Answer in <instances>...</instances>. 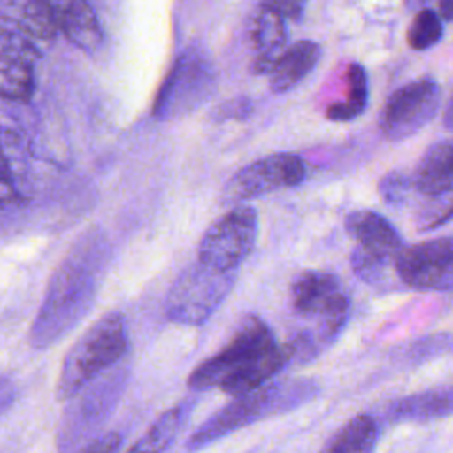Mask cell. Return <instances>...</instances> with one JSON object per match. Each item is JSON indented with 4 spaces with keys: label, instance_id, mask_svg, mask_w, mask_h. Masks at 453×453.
Instances as JSON below:
<instances>
[{
    "label": "cell",
    "instance_id": "cell-1",
    "mask_svg": "<svg viewBox=\"0 0 453 453\" xmlns=\"http://www.w3.org/2000/svg\"><path fill=\"white\" fill-rule=\"evenodd\" d=\"M108 260L110 242L101 228H87L74 239L53 271L28 331L34 349L51 347L87 317L96 303Z\"/></svg>",
    "mask_w": 453,
    "mask_h": 453
},
{
    "label": "cell",
    "instance_id": "cell-2",
    "mask_svg": "<svg viewBox=\"0 0 453 453\" xmlns=\"http://www.w3.org/2000/svg\"><path fill=\"white\" fill-rule=\"evenodd\" d=\"M290 359V345H280L269 326L251 315L237 326L219 352L189 373L188 386L196 391L219 388L230 396H239L267 384Z\"/></svg>",
    "mask_w": 453,
    "mask_h": 453
},
{
    "label": "cell",
    "instance_id": "cell-3",
    "mask_svg": "<svg viewBox=\"0 0 453 453\" xmlns=\"http://www.w3.org/2000/svg\"><path fill=\"white\" fill-rule=\"evenodd\" d=\"M317 386L310 380L267 382L250 393L234 396L230 403L211 414L188 439V449L196 451L216 442L235 430L253 425L255 421L287 412L310 400Z\"/></svg>",
    "mask_w": 453,
    "mask_h": 453
},
{
    "label": "cell",
    "instance_id": "cell-4",
    "mask_svg": "<svg viewBox=\"0 0 453 453\" xmlns=\"http://www.w3.org/2000/svg\"><path fill=\"white\" fill-rule=\"evenodd\" d=\"M127 350L122 313L108 311L85 329L62 359L55 384V398L69 402L83 388L110 370Z\"/></svg>",
    "mask_w": 453,
    "mask_h": 453
},
{
    "label": "cell",
    "instance_id": "cell-5",
    "mask_svg": "<svg viewBox=\"0 0 453 453\" xmlns=\"http://www.w3.org/2000/svg\"><path fill=\"white\" fill-rule=\"evenodd\" d=\"M237 280V271H219L196 260L175 278L165 299L168 320L202 326L223 304Z\"/></svg>",
    "mask_w": 453,
    "mask_h": 453
},
{
    "label": "cell",
    "instance_id": "cell-6",
    "mask_svg": "<svg viewBox=\"0 0 453 453\" xmlns=\"http://www.w3.org/2000/svg\"><path fill=\"white\" fill-rule=\"evenodd\" d=\"M216 88V73L209 58L198 51H188L177 58L163 81L152 113L159 120H170L188 115Z\"/></svg>",
    "mask_w": 453,
    "mask_h": 453
},
{
    "label": "cell",
    "instance_id": "cell-7",
    "mask_svg": "<svg viewBox=\"0 0 453 453\" xmlns=\"http://www.w3.org/2000/svg\"><path fill=\"white\" fill-rule=\"evenodd\" d=\"M257 235V211L248 205H237L203 232L198 244V260L219 271H237L251 253Z\"/></svg>",
    "mask_w": 453,
    "mask_h": 453
},
{
    "label": "cell",
    "instance_id": "cell-8",
    "mask_svg": "<svg viewBox=\"0 0 453 453\" xmlns=\"http://www.w3.org/2000/svg\"><path fill=\"white\" fill-rule=\"evenodd\" d=\"M122 372L108 373L106 379L99 382L96 379L71 398L76 400V403H73L64 414L57 437L60 453H73L81 444L90 441V434L97 430L113 411L122 391Z\"/></svg>",
    "mask_w": 453,
    "mask_h": 453
},
{
    "label": "cell",
    "instance_id": "cell-9",
    "mask_svg": "<svg viewBox=\"0 0 453 453\" xmlns=\"http://www.w3.org/2000/svg\"><path fill=\"white\" fill-rule=\"evenodd\" d=\"M441 104V87L432 78H419L389 96L379 126L388 140L400 142L416 134L437 113Z\"/></svg>",
    "mask_w": 453,
    "mask_h": 453
},
{
    "label": "cell",
    "instance_id": "cell-10",
    "mask_svg": "<svg viewBox=\"0 0 453 453\" xmlns=\"http://www.w3.org/2000/svg\"><path fill=\"white\" fill-rule=\"evenodd\" d=\"M304 175L306 168L297 154H273L235 172L225 184L223 200L239 203L276 189L294 188L304 180Z\"/></svg>",
    "mask_w": 453,
    "mask_h": 453
},
{
    "label": "cell",
    "instance_id": "cell-11",
    "mask_svg": "<svg viewBox=\"0 0 453 453\" xmlns=\"http://www.w3.org/2000/svg\"><path fill=\"white\" fill-rule=\"evenodd\" d=\"M396 278L414 290L449 292L453 287V242L437 237L402 246L395 258Z\"/></svg>",
    "mask_w": 453,
    "mask_h": 453
},
{
    "label": "cell",
    "instance_id": "cell-12",
    "mask_svg": "<svg viewBox=\"0 0 453 453\" xmlns=\"http://www.w3.org/2000/svg\"><path fill=\"white\" fill-rule=\"evenodd\" d=\"M290 304L301 317H315L317 322L342 329L350 313V299L342 281L333 273L317 269L303 271L292 280Z\"/></svg>",
    "mask_w": 453,
    "mask_h": 453
},
{
    "label": "cell",
    "instance_id": "cell-13",
    "mask_svg": "<svg viewBox=\"0 0 453 453\" xmlns=\"http://www.w3.org/2000/svg\"><path fill=\"white\" fill-rule=\"evenodd\" d=\"M37 50L23 34L0 27V97L28 101L35 88Z\"/></svg>",
    "mask_w": 453,
    "mask_h": 453
},
{
    "label": "cell",
    "instance_id": "cell-14",
    "mask_svg": "<svg viewBox=\"0 0 453 453\" xmlns=\"http://www.w3.org/2000/svg\"><path fill=\"white\" fill-rule=\"evenodd\" d=\"M345 230L359 250L379 258L395 262L403 246L396 228L375 211L361 209L347 214Z\"/></svg>",
    "mask_w": 453,
    "mask_h": 453
},
{
    "label": "cell",
    "instance_id": "cell-15",
    "mask_svg": "<svg viewBox=\"0 0 453 453\" xmlns=\"http://www.w3.org/2000/svg\"><path fill=\"white\" fill-rule=\"evenodd\" d=\"M57 30L81 48L94 51L103 41L99 21L87 0H48Z\"/></svg>",
    "mask_w": 453,
    "mask_h": 453
},
{
    "label": "cell",
    "instance_id": "cell-16",
    "mask_svg": "<svg viewBox=\"0 0 453 453\" xmlns=\"http://www.w3.org/2000/svg\"><path fill=\"white\" fill-rule=\"evenodd\" d=\"M250 42H251V71L269 73L273 64L285 50L287 28L285 19L276 12L260 5L253 14L250 27Z\"/></svg>",
    "mask_w": 453,
    "mask_h": 453
},
{
    "label": "cell",
    "instance_id": "cell-17",
    "mask_svg": "<svg viewBox=\"0 0 453 453\" xmlns=\"http://www.w3.org/2000/svg\"><path fill=\"white\" fill-rule=\"evenodd\" d=\"M412 186L425 196H448L453 188V147L451 142H435L421 156L411 177Z\"/></svg>",
    "mask_w": 453,
    "mask_h": 453
},
{
    "label": "cell",
    "instance_id": "cell-18",
    "mask_svg": "<svg viewBox=\"0 0 453 453\" xmlns=\"http://www.w3.org/2000/svg\"><path fill=\"white\" fill-rule=\"evenodd\" d=\"M0 18L28 39L50 41L57 34L48 0H0Z\"/></svg>",
    "mask_w": 453,
    "mask_h": 453
},
{
    "label": "cell",
    "instance_id": "cell-19",
    "mask_svg": "<svg viewBox=\"0 0 453 453\" xmlns=\"http://www.w3.org/2000/svg\"><path fill=\"white\" fill-rule=\"evenodd\" d=\"M319 58L320 46L313 41H299L283 50V53L267 73L273 92L281 94L294 88L313 71Z\"/></svg>",
    "mask_w": 453,
    "mask_h": 453
},
{
    "label": "cell",
    "instance_id": "cell-20",
    "mask_svg": "<svg viewBox=\"0 0 453 453\" xmlns=\"http://www.w3.org/2000/svg\"><path fill=\"white\" fill-rule=\"evenodd\" d=\"M453 411V391L449 386L407 395L391 403L388 416L393 421H432L444 419Z\"/></svg>",
    "mask_w": 453,
    "mask_h": 453
},
{
    "label": "cell",
    "instance_id": "cell-21",
    "mask_svg": "<svg viewBox=\"0 0 453 453\" xmlns=\"http://www.w3.org/2000/svg\"><path fill=\"white\" fill-rule=\"evenodd\" d=\"M377 439V421L368 414H357L329 437L320 453H373Z\"/></svg>",
    "mask_w": 453,
    "mask_h": 453
},
{
    "label": "cell",
    "instance_id": "cell-22",
    "mask_svg": "<svg viewBox=\"0 0 453 453\" xmlns=\"http://www.w3.org/2000/svg\"><path fill=\"white\" fill-rule=\"evenodd\" d=\"M186 419V405H175L165 411L147 432L127 449V453H165L175 441Z\"/></svg>",
    "mask_w": 453,
    "mask_h": 453
},
{
    "label": "cell",
    "instance_id": "cell-23",
    "mask_svg": "<svg viewBox=\"0 0 453 453\" xmlns=\"http://www.w3.org/2000/svg\"><path fill=\"white\" fill-rule=\"evenodd\" d=\"M368 106V78L359 64H350L347 69V97L342 103H333L326 110V117L334 122H347L359 117Z\"/></svg>",
    "mask_w": 453,
    "mask_h": 453
},
{
    "label": "cell",
    "instance_id": "cell-24",
    "mask_svg": "<svg viewBox=\"0 0 453 453\" xmlns=\"http://www.w3.org/2000/svg\"><path fill=\"white\" fill-rule=\"evenodd\" d=\"M350 265L356 276L372 287H389L396 280L395 262L365 253L357 246L350 253Z\"/></svg>",
    "mask_w": 453,
    "mask_h": 453
},
{
    "label": "cell",
    "instance_id": "cell-25",
    "mask_svg": "<svg viewBox=\"0 0 453 453\" xmlns=\"http://www.w3.org/2000/svg\"><path fill=\"white\" fill-rule=\"evenodd\" d=\"M444 28L441 16L428 7H423L414 16L409 30L407 42L412 50H426L442 39Z\"/></svg>",
    "mask_w": 453,
    "mask_h": 453
},
{
    "label": "cell",
    "instance_id": "cell-26",
    "mask_svg": "<svg viewBox=\"0 0 453 453\" xmlns=\"http://www.w3.org/2000/svg\"><path fill=\"white\" fill-rule=\"evenodd\" d=\"M412 188L414 186L409 175L402 172H391L380 179L379 195L389 205H402L407 200Z\"/></svg>",
    "mask_w": 453,
    "mask_h": 453
},
{
    "label": "cell",
    "instance_id": "cell-27",
    "mask_svg": "<svg viewBox=\"0 0 453 453\" xmlns=\"http://www.w3.org/2000/svg\"><path fill=\"white\" fill-rule=\"evenodd\" d=\"M19 198V191L16 188V180L12 175L9 156L0 140V207L16 202Z\"/></svg>",
    "mask_w": 453,
    "mask_h": 453
},
{
    "label": "cell",
    "instance_id": "cell-28",
    "mask_svg": "<svg viewBox=\"0 0 453 453\" xmlns=\"http://www.w3.org/2000/svg\"><path fill=\"white\" fill-rule=\"evenodd\" d=\"M120 444H122V435L119 432H108L104 435L92 437L73 453H119Z\"/></svg>",
    "mask_w": 453,
    "mask_h": 453
},
{
    "label": "cell",
    "instance_id": "cell-29",
    "mask_svg": "<svg viewBox=\"0 0 453 453\" xmlns=\"http://www.w3.org/2000/svg\"><path fill=\"white\" fill-rule=\"evenodd\" d=\"M262 7L276 12L283 19H299L308 5V0H262Z\"/></svg>",
    "mask_w": 453,
    "mask_h": 453
},
{
    "label": "cell",
    "instance_id": "cell-30",
    "mask_svg": "<svg viewBox=\"0 0 453 453\" xmlns=\"http://www.w3.org/2000/svg\"><path fill=\"white\" fill-rule=\"evenodd\" d=\"M251 110V104L246 101V99H239V101H228L225 104H221L216 113L221 117V119H241L244 115H248Z\"/></svg>",
    "mask_w": 453,
    "mask_h": 453
},
{
    "label": "cell",
    "instance_id": "cell-31",
    "mask_svg": "<svg viewBox=\"0 0 453 453\" xmlns=\"http://www.w3.org/2000/svg\"><path fill=\"white\" fill-rule=\"evenodd\" d=\"M14 396H16V388L12 380L0 373V414H4L11 407V403L14 402Z\"/></svg>",
    "mask_w": 453,
    "mask_h": 453
},
{
    "label": "cell",
    "instance_id": "cell-32",
    "mask_svg": "<svg viewBox=\"0 0 453 453\" xmlns=\"http://www.w3.org/2000/svg\"><path fill=\"white\" fill-rule=\"evenodd\" d=\"M439 11L441 16L449 21L453 18V0H439Z\"/></svg>",
    "mask_w": 453,
    "mask_h": 453
},
{
    "label": "cell",
    "instance_id": "cell-33",
    "mask_svg": "<svg viewBox=\"0 0 453 453\" xmlns=\"http://www.w3.org/2000/svg\"><path fill=\"white\" fill-rule=\"evenodd\" d=\"M432 0H405V7L411 11H419L423 7H426Z\"/></svg>",
    "mask_w": 453,
    "mask_h": 453
}]
</instances>
